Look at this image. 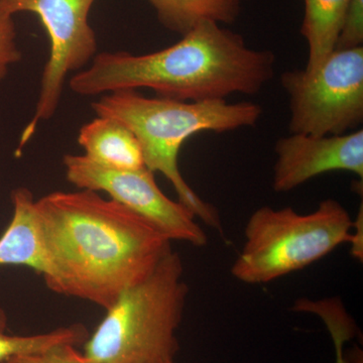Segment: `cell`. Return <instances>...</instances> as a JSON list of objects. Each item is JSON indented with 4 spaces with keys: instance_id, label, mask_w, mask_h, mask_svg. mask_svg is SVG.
I'll use <instances>...</instances> for the list:
<instances>
[{
    "instance_id": "9a60e30c",
    "label": "cell",
    "mask_w": 363,
    "mask_h": 363,
    "mask_svg": "<svg viewBox=\"0 0 363 363\" xmlns=\"http://www.w3.org/2000/svg\"><path fill=\"white\" fill-rule=\"evenodd\" d=\"M23 58L16 42L13 16L0 11V82L9 74V69Z\"/></svg>"
},
{
    "instance_id": "9c48e42d",
    "label": "cell",
    "mask_w": 363,
    "mask_h": 363,
    "mask_svg": "<svg viewBox=\"0 0 363 363\" xmlns=\"http://www.w3.org/2000/svg\"><path fill=\"white\" fill-rule=\"evenodd\" d=\"M277 160L272 188L290 192L306 182L330 172H350L363 178V130L340 135L291 133L274 147Z\"/></svg>"
},
{
    "instance_id": "ba28073f",
    "label": "cell",
    "mask_w": 363,
    "mask_h": 363,
    "mask_svg": "<svg viewBox=\"0 0 363 363\" xmlns=\"http://www.w3.org/2000/svg\"><path fill=\"white\" fill-rule=\"evenodd\" d=\"M67 181L80 190L106 193L109 199L128 208L150 222L169 241H182L194 247L208 243L207 234L196 221L195 214L164 194L147 168L118 171L99 166L83 155L63 157Z\"/></svg>"
},
{
    "instance_id": "ac0fdd59",
    "label": "cell",
    "mask_w": 363,
    "mask_h": 363,
    "mask_svg": "<svg viewBox=\"0 0 363 363\" xmlns=\"http://www.w3.org/2000/svg\"><path fill=\"white\" fill-rule=\"evenodd\" d=\"M353 240L350 243L352 255L357 259H362V206L360 207L357 219L353 221Z\"/></svg>"
},
{
    "instance_id": "277c9868",
    "label": "cell",
    "mask_w": 363,
    "mask_h": 363,
    "mask_svg": "<svg viewBox=\"0 0 363 363\" xmlns=\"http://www.w3.org/2000/svg\"><path fill=\"white\" fill-rule=\"evenodd\" d=\"M189 289L183 262L171 250L154 272L128 289L84 345L88 363H155L175 358Z\"/></svg>"
},
{
    "instance_id": "7a4b0ae2",
    "label": "cell",
    "mask_w": 363,
    "mask_h": 363,
    "mask_svg": "<svg viewBox=\"0 0 363 363\" xmlns=\"http://www.w3.org/2000/svg\"><path fill=\"white\" fill-rule=\"evenodd\" d=\"M274 52L252 49L240 33L204 21L160 51L100 52L69 87L83 97L145 88L180 101L226 100L257 94L274 78Z\"/></svg>"
},
{
    "instance_id": "7c38bea8",
    "label": "cell",
    "mask_w": 363,
    "mask_h": 363,
    "mask_svg": "<svg viewBox=\"0 0 363 363\" xmlns=\"http://www.w3.org/2000/svg\"><path fill=\"white\" fill-rule=\"evenodd\" d=\"M350 0H304L301 33L308 45L305 70L321 65L336 47Z\"/></svg>"
},
{
    "instance_id": "6da1fadb",
    "label": "cell",
    "mask_w": 363,
    "mask_h": 363,
    "mask_svg": "<svg viewBox=\"0 0 363 363\" xmlns=\"http://www.w3.org/2000/svg\"><path fill=\"white\" fill-rule=\"evenodd\" d=\"M52 292L104 310L154 272L171 242L147 219L94 191L35 200Z\"/></svg>"
},
{
    "instance_id": "52a82bcc",
    "label": "cell",
    "mask_w": 363,
    "mask_h": 363,
    "mask_svg": "<svg viewBox=\"0 0 363 363\" xmlns=\"http://www.w3.org/2000/svg\"><path fill=\"white\" fill-rule=\"evenodd\" d=\"M96 0H0V11L14 16L35 14L50 40L49 59L43 70L39 97L32 119L21 133L16 156L35 135L40 123L55 116L67 77L83 70L97 55V40L89 23Z\"/></svg>"
},
{
    "instance_id": "5b68a950",
    "label": "cell",
    "mask_w": 363,
    "mask_h": 363,
    "mask_svg": "<svg viewBox=\"0 0 363 363\" xmlns=\"http://www.w3.org/2000/svg\"><path fill=\"white\" fill-rule=\"evenodd\" d=\"M352 230L353 220L337 200H323L308 214L260 207L245 225V245L231 274L248 285L271 283L352 242Z\"/></svg>"
},
{
    "instance_id": "5bb4252c",
    "label": "cell",
    "mask_w": 363,
    "mask_h": 363,
    "mask_svg": "<svg viewBox=\"0 0 363 363\" xmlns=\"http://www.w3.org/2000/svg\"><path fill=\"white\" fill-rule=\"evenodd\" d=\"M84 325L73 324L33 335H11L7 333V315L0 306V363L20 355L42 352L63 344L83 345L88 338Z\"/></svg>"
},
{
    "instance_id": "2e32d148",
    "label": "cell",
    "mask_w": 363,
    "mask_h": 363,
    "mask_svg": "<svg viewBox=\"0 0 363 363\" xmlns=\"http://www.w3.org/2000/svg\"><path fill=\"white\" fill-rule=\"evenodd\" d=\"M363 44V0H350L335 49H352Z\"/></svg>"
},
{
    "instance_id": "ffe728a7",
    "label": "cell",
    "mask_w": 363,
    "mask_h": 363,
    "mask_svg": "<svg viewBox=\"0 0 363 363\" xmlns=\"http://www.w3.org/2000/svg\"><path fill=\"white\" fill-rule=\"evenodd\" d=\"M155 363H176L175 358H169V359L161 360V362H157Z\"/></svg>"
},
{
    "instance_id": "d6986e66",
    "label": "cell",
    "mask_w": 363,
    "mask_h": 363,
    "mask_svg": "<svg viewBox=\"0 0 363 363\" xmlns=\"http://www.w3.org/2000/svg\"><path fill=\"white\" fill-rule=\"evenodd\" d=\"M332 341L334 343V348L336 352L335 363H352L344 354V345L350 340V336L342 333L333 334L331 335Z\"/></svg>"
},
{
    "instance_id": "3957f363",
    "label": "cell",
    "mask_w": 363,
    "mask_h": 363,
    "mask_svg": "<svg viewBox=\"0 0 363 363\" xmlns=\"http://www.w3.org/2000/svg\"><path fill=\"white\" fill-rule=\"evenodd\" d=\"M97 116L111 117L130 128L142 145L145 168L172 184L178 201L211 228L222 231L218 211L191 188L179 168V154L189 138L202 131L221 133L252 128L262 116L252 101H180L145 97L136 90L101 95L91 104Z\"/></svg>"
},
{
    "instance_id": "4fadbf2b",
    "label": "cell",
    "mask_w": 363,
    "mask_h": 363,
    "mask_svg": "<svg viewBox=\"0 0 363 363\" xmlns=\"http://www.w3.org/2000/svg\"><path fill=\"white\" fill-rule=\"evenodd\" d=\"M162 26L183 35L204 21L230 25L240 16V0H147Z\"/></svg>"
},
{
    "instance_id": "e0dca14e",
    "label": "cell",
    "mask_w": 363,
    "mask_h": 363,
    "mask_svg": "<svg viewBox=\"0 0 363 363\" xmlns=\"http://www.w3.org/2000/svg\"><path fill=\"white\" fill-rule=\"evenodd\" d=\"M76 347L72 344H63L42 352L13 357L6 363H88Z\"/></svg>"
},
{
    "instance_id": "8992f818",
    "label": "cell",
    "mask_w": 363,
    "mask_h": 363,
    "mask_svg": "<svg viewBox=\"0 0 363 363\" xmlns=\"http://www.w3.org/2000/svg\"><path fill=\"white\" fill-rule=\"evenodd\" d=\"M290 133L345 135L363 121V47L334 49L315 70L284 72Z\"/></svg>"
},
{
    "instance_id": "8fae6325",
    "label": "cell",
    "mask_w": 363,
    "mask_h": 363,
    "mask_svg": "<svg viewBox=\"0 0 363 363\" xmlns=\"http://www.w3.org/2000/svg\"><path fill=\"white\" fill-rule=\"evenodd\" d=\"M78 145L91 162L111 169L136 171L145 168L142 145L135 133L111 117L96 116L83 124Z\"/></svg>"
},
{
    "instance_id": "30bf717a",
    "label": "cell",
    "mask_w": 363,
    "mask_h": 363,
    "mask_svg": "<svg viewBox=\"0 0 363 363\" xmlns=\"http://www.w3.org/2000/svg\"><path fill=\"white\" fill-rule=\"evenodd\" d=\"M13 216L0 236V267H25L44 276L47 269L35 199L26 187L11 194Z\"/></svg>"
}]
</instances>
